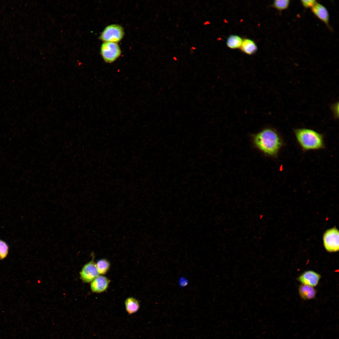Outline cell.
Instances as JSON below:
<instances>
[{"label":"cell","mask_w":339,"mask_h":339,"mask_svg":"<svg viewBox=\"0 0 339 339\" xmlns=\"http://www.w3.org/2000/svg\"><path fill=\"white\" fill-rule=\"evenodd\" d=\"M256 146L265 154L276 155L281 149L282 141L276 131L270 128H265L253 136Z\"/></svg>","instance_id":"1"},{"label":"cell","mask_w":339,"mask_h":339,"mask_svg":"<svg viewBox=\"0 0 339 339\" xmlns=\"http://www.w3.org/2000/svg\"><path fill=\"white\" fill-rule=\"evenodd\" d=\"M296 139L304 150H317L323 148V137L316 131L308 128L296 129L294 131Z\"/></svg>","instance_id":"2"},{"label":"cell","mask_w":339,"mask_h":339,"mask_svg":"<svg viewBox=\"0 0 339 339\" xmlns=\"http://www.w3.org/2000/svg\"><path fill=\"white\" fill-rule=\"evenodd\" d=\"M124 35L123 28L116 24L106 26L101 33L99 38L104 42L117 43L120 41Z\"/></svg>","instance_id":"3"},{"label":"cell","mask_w":339,"mask_h":339,"mask_svg":"<svg viewBox=\"0 0 339 339\" xmlns=\"http://www.w3.org/2000/svg\"><path fill=\"white\" fill-rule=\"evenodd\" d=\"M100 53L105 62L111 63L120 56L121 51L117 43L105 42L101 45Z\"/></svg>","instance_id":"4"},{"label":"cell","mask_w":339,"mask_h":339,"mask_svg":"<svg viewBox=\"0 0 339 339\" xmlns=\"http://www.w3.org/2000/svg\"><path fill=\"white\" fill-rule=\"evenodd\" d=\"M324 245L328 252H332L339 250V231L336 228L329 229L323 236Z\"/></svg>","instance_id":"5"},{"label":"cell","mask_w":339,"mask_h":339,"mask_svg":"<svg viewBox=\"0 0 339 339\" xmlns=\"http://www.w3.org/2000/svg\"><path fill=\"white\" fill-rule=\"evenodd\" d=\"M99 274L96 264L93 261L85 264L80 272L81 278L85 282H92Z\"/></svg>","instance_id":"6"},{"label":"cell","mask_w":339,"mask_h":339,"mask_svg":"<svg viewBox=\"0 0 339 339\" xmlns=\"http://www.w3.org/2000/svg\"><path fill=\"white\" fill-rule=\"evenodd\" d=\"M312 13L324 23L329 30H332L329 24L330 17L326 8L322 4L317 2L311 8Z\"/></svg>","instance_id":"7"},{"label":"cell","mask_w":339,"mask_h":339,"mask_svg":"<svg viewBox=\"0 0 339 339\" xmlns=\"http://www.w3.org/2000/svg\"><path fill=\"white\" fill-rule=\"evenodd\" d=\"M320 278V275L318 273L313 271L308 270L302 273L297 280L302 284L314 287L318 284Z\"/></svg>","instance_id":"8"},{"label":"cell","mask_w":339,"mask_h":339,"mask_svg":"<svg viewBox=\"0 0 339 339\" xmlns=\"http://www.w3.org/2000/svg\"><path fill=\"white\" fill-rule=\"evenodd\" d=\"M110 282V280L106 277L98 276L91 282V289L93 292H103L107 288Z\"/></svg>","instance_id":"9"},{"label":"cell","mask_w":339,"mask_h":339,"mask_svg":"<svg viewBox=\"0 0 339 339\" xmlns=\"http://www.w3.org/2000/svg\"><path fill=\"white\" fill-rule=\"evenodd\" d=\"M239 49L244 53L251 55L256 52L258 47L253 40L249 38H245L243 40Z\"/></svg>","instance_id":"10"},{"label":"cell","mask_w":339,"mask_h":339,"mask_svg":"<svg viewBox=\"0 0 339 339\" xmlns=\"http://www.w3.org/2000/svg\"><path fill=\"white\" fill-rule=\"evenodd\" d=\"M299 292L301 298L304 300H309L315 298L316 291L313 287L302 284L299 287Z\"/></svg>","instance_id":"11"},{"label":"cell","mask_w":339,"mask_h":339,"mask_svg":"<svg viewBox=\"0 0 339 339\" xmlns=\"http://www.w3.org/2000/svg\"><path fill=\"white\" fill-rule=\"evenodd\" d=\"M126 309L129 315H132L137 312L139 309L140 305L137 300L132 297L127 298L125 302Z\"/></svg>","instance_id":"12"},{"label":"cell","mask_w":339,"mask_h":339,"mask_svg":"<svg viewBox=\"0 0 339 339\" xmlns=\"http://www.w3.org/2000/svg\"><path fill=\"white\" fill-rule=\"evenodd\" d=\"M243 39L239 36L236 35H231L227 39L226 44L229 48L232 49L240 48Z\"/></svg>","instance_id":"13"},{"label":"cell","mask_w":339,"mask_h":339,"mask_svg":"<svg viewBox=\"0 0 339 339\" xmlns=\"http://www.w3.org/2000/svg\"><path fill=\"white\" fill-rule=\"evenodd\" d=\"M96 265L98 272L100 274H105L106 273L110 266L109 261L104 259L99 260Z\"/></svg>","instance_id":"14"},{"label":"cell","mask_w":339,"mask_h":339,"mask_svg":"<svg viewBox=\"0 0 339 339\" xmlns=\"http://www.w3.org/2000/svg\"><path fill=\"white\" fill-rule=\"evenodd\" d=\"M290 2L289 0H275L273 1L272 7L281 12L288 8Z\"/></svg>","instance_id":"15"},{"label":"cell","mask_w":339,"mask_h":339,"mask_svg":"<svg viewBox=\"0 0 339 339\" xmlns=\"http://www.w3.org/2000/svg\"><path fill=\"white\" fill-rule=\"evenodd\" d=\"M8 250V247L6 243L0 240V260L3 259L7 256Z\"/></svg>","instance_id":"16"},{"label":"cell","mask_w":339,"mask_h":339,"mask_svg":"<svg viewBox=\"0 0 339 339\" xmlns=\"http://www.w3.org/2000/svg\"><path fill=\"white\" fill-rule=\"evenodd\" d=\"M300 2L302 6L305 8H311L317 2L315 0H303Z\"/></svg>","instance_id":"17"},{"label":"cell","mask_w":339,"mask_h":339,"mask_svg":"<svg viewBox=\"0 0 339 339\" xmlns=\"http://www.w3.org/2000/svg\"><path fill=\"white\" fill-rule=\"evenodd\" d=\"M188 283V280L186 278L182 277H180L179 280V285L181 287H183L186 286Z\"/></svg>","instance_id":"18"},{"label":"cell","mask_w":339,"mask_h":339,"mask_svg":"<svg viewBox=\"0 0 339 339\" xmlns=\"http://www.w3.org/2000/svg\"><path fill=\"white\" fill-rule=\"evenodd\" d=\"M191 48L192 50H195L196 49V48L194 46H192Z\"/></svg>","instance_id":"19"},{"label":"cell","mask_w":339,"mask_h":339,"mask_svg":"<svg viewBox=\"0 0 339 339\" xmlns=\"http://www.w3.org/2000/svg\"><path fill=\"white\" fill-rule=\"evenodd\" d=\"M173 59H174V60H175V61H176V60H177V58H176V57H175V56H174V57H173Z\"/></svg>","instance_id":"20"}]
</instances>
